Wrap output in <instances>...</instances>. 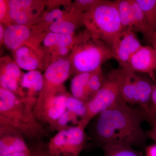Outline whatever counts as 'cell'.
Wrapping results in <instances>:
<instances>
[{"mask_svg":"<svg viewBox=\"0 0 156 156\" xmlns=\"http://www.w3.org/2000/svg\"><path fill=\"white\" fill-rule=\"evenodd\" d=\"M70 63L62 58L58 59L50 65L45 73L46 83L40 93L41 97L58 94V88L67 79Z\"/></svg>","mask_w":156,"mask_h":156,"instance_id":"cell-9","label":"cell"},{"mask_svg":"<svg viewBox=\"0 0 156 156\" xmlns=\"http://www.w3.org/2000/svg\"><path fill=\"white\" fill-rule=\"evenodd\" d=\"M25 138L14 128L0 125V156L30 151Z\"/></svg>","mask_w":156,"mask_h":156,"instance_id":"cell-10","label":"cell"},{"mask_svg":"<svg viewBox=\"0 0 156 156\" xmlns=\"http://www.w3.org/2000/svg\"><path fill=\"white\" fill-rule=\"evenodd\" d=\"M8 156H31L30 151V152L18 153L13 154Z\"/></svg>","mask_w":156,"mask_h":156,"instance_id":"cell-37","label":"cell"},{"mask_svg":"<svg viewBox=\"0 0 156 156\" xmlns=\"http://www.w3.org/2000/svg\"><path fill=\"white\" fill-rule=\"evenodd\" d=\"M142 46L134 31L125 29L116 39L111 49L113 58L119 63L120 68L131 72L130 59Z\"/></svg>","mask_w":156,"mask_h":156,"instance_id":"cell-7","label":"cell"},{"mask_svg":"<svg viewBox=\"0 0 156 156\" xmlns=\"http://www.w3.org/2000/svg\"><path fill=\"white\" fill-rule=\"evenodd\" d=\"M16 62L21 68L33 71L37 67V61L30 56L29 50L26 47L18 48L16 52Z\"/></svg>","mask_w":156,"mask_h":156,"instance_id":"cell-20","label":"cell"},{"mask_svg":"<svg viewBox=\"0 0 156 156\" xmlns=\"http://www.w3.org/2000/svg\"><path fill=\"white\" fill-rule=\"evenodd\" d=\"M43 76L37 71H31L25 73L23 76L21 85L23 88L28 90V95L24 98L27 105L33 110L38 98L37 94L41 92L44 86Z\"/></svg>","mask_w":156,"mask_h":156,"instance_id":"cell-12","label":"cell"},{"mask_svg":"<svg viewBox=\"0 0 156 156\" xmlns=\"http://www.w3.org/2000/svg\"><path fill=\"white\" fill-rule=\"evenodd\" d=\"M58 51L61 55H64L67 52V49L66 47H59L58 48Z\"/></svg>","mask_w":156,"mask_h":156,"instance_id":"cell-38","label":"cell"},{"mask_svg":"<svg viewBox=\"0 0 156 156\" xmlns=\"http://www.w3.org/2000/svg\"><path fill=\"white\" fill-rule=\"evenodd\" d=\"M91 73H79L73 78L71 84L72 95L87 103L90 99L88 91V83Z\"/></svg>","mask_w":156,"mask_h":156,"instance_id":"cell-16","label":"cell"},{"mask_svg":"<svg viewBox=\"0 0 156 156\" xmlns=\"http://www.w3.org/2000/svg\"><path fill=\"white\" fill-rule=\"evenodd\" d=\"M0 125H6L20 132L29 140L48 136V130L38 120L33 110L27 107L24 98L0 88Z\"/></svg>","mask_w":156,"mask_h":156,"instance_id":"cell-2","label":"cell"},{"mask_svg":"<svg viewBox=\"0 0 156 156\" xmlns=\"http://www.w3.org/2000/svg\"><path fill=\"white\" fill-rule=\"evenodd\" d=\"M105 80V76L103 75L101 68L91 73L88 83V91L90 99L101 89Z\"/></svg>","mask_w":156,"mask_h":156,"instance_id":"cell-23","label":"cell"},{"mask_svg":"<svg viewBox=\"0 0 156 156\" xmlns=\"http://www.w3.org/2000/svg\"><path fill=\"white\" fill-rule=\"evenodd\" d=\"M31 1L28 0H11L9 1V5L11 9H20L27 8L29 6Z\"/></svg>","mask_w":156,"mask_h":156,"instance_id":"cell-30","label":"cell"},{"mask_svg":"<svg viewBox=\"0 0 156 156\" xmlns=\"http://www.w3.org/2000/svg\"><path fill=\"white\" fill-rule=\"evenodd\" d=\"M134 16V28L135 32H139L149 41L155 31L148 23L145 16L136 0H131Z\"/></svg>","mask_w":156,"mask_h":156,"instance_id":"cell-17","label":"cell"},{"mask_svg":"<svg viewBox=\"0 0 156 156\" xmlns=\"http://www.w3.org/2000/svg\"><path fill=\"white\" fill-rule=\"evenodd\" d=\"M28 29L23 25L15 24L8 26L4 32V40L8 48L17 49L29 37Z\"/></svg>","mask_w":156,"mask_h":156,"instance_id":"cell-13","label":"cell"},{"mask_svg":"<svg viewBox=\"0 0 156 156\" xmlns=\"http://www.w3.org/2000/svg\"><path fill=\"white\" fill-rule=\"evenodd\" d=\"M6 6L3 1H0V19L2 20L5 13Z\"/></svg>","mask_w":156,"mask_h":156,"instance_id":"cell-35","label":"cell"},{"mask_svg":"<svg viewBox=\"0 0 156 156\" xmlns=\"http://www.w3.org/2000/svg\"><path fill=\"white\" fill-rule=\"evenodd\" d=\"M124 70L112 69L105 76L103 86L86 103V115L80 123L86 128L92 119L111 106L121 97V86Z\"/></svg>","mask_w":156,"mask_h":156,"instance_id":"cell-4","label":"cell"},{"mask_svg":"<svg viewBox=\"0 0 156 156\" xmlns=\"http://www.w3.org/2000/svg\"><path fill=\"white\" fill-rule=\"evenodd\" d=\"M132 76L136 87L139 98V105L143 110L146 112L150 103L152 92L154 84L143 76L136 75L135 73H132Z\"/></svg>","mask_w":156,"mask_h":156,"instance_id":"cell-14","label":"cell"},{"mask_svg":"<svg viewBox=\"0 0 156 156\" xmlns=\"http://www.w3.org/2000/svg\"><path fill=\"white\" fill-rule=\"evenodd\" d=\"M80 120L76 115L66 110L55 124L50 128L51 131L59 132L72 127L69 125L70 123L74 126H76L80 123Z\"/></svg>","mask_w":156,"mask_h":156,"instance_id":"cell-22","label":"cell"},{"mask_svg":"<svg viewBox=\"0 0 156 156\" xmlns=\"http://www.w3.org/2000/svg\"><path fill=\"white\" fill-rule=\"evenodd\" d=\"M4 73L11 76L19 80L20 75V70L18 66L14 63H9L7 66Z\"/></svg>","mask_w":156,"mask_h":156,"instance_id":"cell-29","label":"cell"},{"mask_svg":"<svg viewBox=\"0 0 156 156\" xmlns=\"http://www.w3.org/2000/svg\"><path fill=\"white\" fill-rule=\"evenodd\" d=\"M66 110L82 119L87 112L86 103L73 95H68L66 100Z\"/></svg>","mask_w":156,"mask_h":156,"instance_id":"cell-24","label":"cell"},{"mask_svg":"<svg viewBox=\"0 0 156 156\" xmlns=\"http://www.w3.org/2000/svg\"><path fill=\"white\" fill-rule=\"evenodd\" d=\"M130 68L131 73H147L155 81L154 72L156 70V53L153 48L142 46L131 57Z\"/></svg>","mask_w":156,"mask_h":156,"instance_id":"cell-11","label":"cell"},{"mask_svg":"<svg viewBox=\"0 0 156 156\" xmlns=\"http://www.w3.org/2000/svg\"><path fill=\"white\" fill-rule=\"evenodd\" d=\"M85 128L79 123L57 132L48 143L49 152L53 156H79L87 140Z\"/></svg>","mask_w":156,"mask_h":156,"instance_id":"cell-6","label":"cell"},{"mask_svg":"<svg viewBox=\"0 0 156 156\" xmlns=\"http://www.w3.org/2000/svg\"><path fill=\"white\" fill-rule=\"evenodd\" d=\"M73 37L71 35L50 33L44 39V44L47 47L57 45L59 47H66L71 44Z\"/></svg>","mask_w":156,"mask_h":156,"instance_id":"cell-25","label":"cell"},{"mask_svg":"<svg viewBox=\"0 0 156 156\" xmlns=\"http://www.w3.org/2000/svg\"><path fill=\"white\" fill-rule=\"evenodd\" d=\"M156 112V84H154L152 92L150 103L148 109L146 112L148 114L153 115Z\"/></svg>","mask_w":156,"mask_h":156,"instance_id":"cell-32","label":"cell"},{"mask_svg":"<svg viewBox=\"0 0 156 156\" xmlns=\"http://www.w3.org/2000/svg\"><path fill=\"white\" fill-rule=\"evenodd\" d=\"M149 42L151 44L152 47L153 48L156 53V31L154 33Z\"/></svg>","mask_w":156,"mask_h":156,"instance_id":"cell-36","label":"cell"},{"mask_svg":"<svg viewBox=\"0 0 156 156\" xmlns=\"http://www.w3.org/2000/svg\"><path fill=\"white\" fill-rule=\"evenodd\" d=\"M132 73L124 70V75L121 83V97L128 104L139 105L138 92Z\"/></svg>","mask_w":156,"mask_h":156,"instance_id":"cell-15","label":"cell"},{"mask_svg":"<svg viewBox=\"0 0 156 156\" xmlns=\"http://www.w3.org/2000/svg\"><path fill=\"white\" fill-rule=\"evenodd\" d=\"M9 15L11 19L16 20L17 24L23 25L27 22V18L25 13L19 9H10Z\"/></svg>","mask_w":156,"mask_h":156,"instance_id":"cell-27","label":"cell"},{"mask_svg":"<svg viewBox=\"0 0 156 156\" xmlns=\"http://www.w3.org/2000/svg\"><path fill=\"white\" fill-rule=\"evenodd\" d=\"M146 156H156V144L149 146L146 148Z\"/></svg>","mask_w":156,"mask_h":156,"instance_id":"cell-34","label":"cell"},{"mask_svg":"<svg viewBox=\"0 0 156 156\" xmlns=\"http://www.w3.org/2000/svg\"><path fill=\"white\" fill-rule=\"evenodd\" d=\"M30 149L31 156H53L49 152L48 146L46 148L43 146L39 145Z\"/></svg>","mask_w":156,"mask_h":156,"instance_id":"cell-31","label":"cell"},{"mask_svg":"<svg viewBox=\"0 0 156 156\" xmlns=\"http://www.w3.org/2000/svg\"><path fill=\"white\" fill-rule=\"evenodd\" d=\"M151 28L156 31V0H136Z\"/></svg>","mask_w":156,"mask_h":156,"instance_id":"cell-21","label":"cell"},{"mask_svg":"<svg viewBox=\"0 0 156 156\" xmlns=\"http://www.w3.org/2000/svg\"><path fill=\"white\" fill-rule=\"evenodd\" d=\"M118 11L123 28L134 30V16L131 0H117Z\"/></svg>","mask_w":156,"mask_h":156,"instance_id":"cell-18","label":"cell"},{"mask_svg":"<svg viewBox=\"0 0 156 156\" xmlns=\"http://www.w3.org/2000/svg\"><path fill=\"white\" fill-rule=\"evenodd\" d=\"M148 120L151 124V128L150 131H146L148 137L156 142V120L151 115H148Z\"/></svg>","mask_w":156,"mask_h":156,"instance_id":"cell-33","label":"cell"},{"mask_svg":"<svg viewBox=\"0 0 156 156\" xmlns=\"http://www.w3.org/2000/svg\"><path fill=\"white\" fill-rule=\"evenodd\" d=\"M103 149L105 156H142L133 147L126 144H106Z\"/></svg>","mask_w":156,"mask_h":156,"instance_id":"cell-19","label":"cell"},{"mask_svg":"<svg viewBox=\"0 0 156 156\" xmlns=\"http://www.w3.org/2000/svg\"><path fill=\"white\" fill-rule=\"evenodd\" d=\"M67 96L61 93L38 99L33 112L39 122L52 127L66 111Z\"/></svg>","mask_w":156,"mask_h":156,"instance_id":"cell-8","label":"cell"},{"mask_svg":"<svg viewBox=\"0 0 156 156\" xmlns=\"http://www.w3.org/2000/svg\"><path fill=\"white\" fill-rule=\"evenodd\" d=\"M98 118L95 132L102 145L123 144L132 147L144 144L147 139L142 123L146 112L132 108L120 97Z\"/></svg>","mask_w":156,"mask_h":156,"instance_id":"cell-1","label":"cell"},{"mask_svg":"<svg viewBox=\"0 0 156 156\" xmlns=\"http://www.w3.org/2000/svg\"><path fill=\"white\" fill-rule=\"evenodd\" d=\"M151 116H152L153 117V118H154V119H155L156 120V112L153 115H151Z\"/></svg>","mask_w":156,"mask_h":156,"instance_id":"cell-40","label":"cell"},{"mask_svg":"<svg viewBox=\"0 0 156 156\" xmlns=\"http://www.w3.org/2000/svg\"><path fill=\"white\" fill-rule=\"evenodd\" d=\"M49 29L52 33H54L71 35L75 30L76 26L72 22L61 20L52 23Z\"/></svg>","mask_w":156,"mask_h":156,"instance_id":"cell-26","label":"cell"},{"mask_svg":"<svg viewBox=\"0 0 156 156\" xmlns=\"http://www.w3.org/2000/svg\"><path fill=\"white\" fill-rule=\"evenodd\" d=\"M4 32L2 25L0 26V39L2 40L4 38Z\"/></svg>","mask_w":156,"mask_h":156,"instance_id":"cell-39","label":"cell"},{"mask_svg":"<svg viewBox=\"0 0 156 156\" xmlns=\"http://www.w3.org/2000/svg\"><path fill=\"white\" fill-rule=\"evenodd\" d=\"M85 21L94 36L111 48L124 30L118 9L117 1H101L91 9Z\"/></svg>","mask_w":156,"mask_h":156,"instance_id":"cell-3","label":"cell"},{"mask_svg":"<svg viewBox=\"0 0 156 156\" xmlns=\"http://www.w3.org/2000/svg\"><path fill=\"white\" fill-rule=\"evenodd\" d=\"M89 40L83 42L73 58L74 66L79 73L93 72L114 58L111 49L106 43L95 36Z\"/></svg>","mask_w":156,"mask_h":156,"instance_id":"cell-5","label":"cell"},{"mask_svg":"<svg viewBox=\"0 0 156 156\" xmlns=\"http://www.w3.org/2000/svg\"><path fill=\"white\" fill-rule=\"evenodd\" d=\"M62 13L59 9H55L50 11L45 16L47 22L53 23L62 19Z\"/></svg>","mask_w":156,"mask_h":156,"instance_id":"cell-28","label":"cell"}]
</instances>
